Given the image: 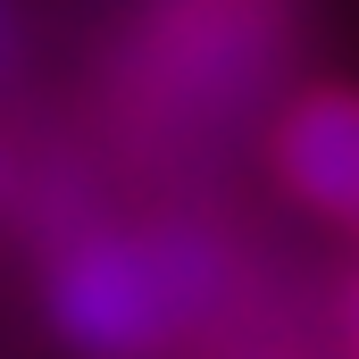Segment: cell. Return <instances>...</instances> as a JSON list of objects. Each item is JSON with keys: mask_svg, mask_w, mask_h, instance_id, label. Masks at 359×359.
<instances>
[{"mask_svg": "<svg viewBox=\"0 0 359 359\" xmlns=\"http://www.w3.org/2000/svg\"><path fill=\"white\" fill-rule=\"evenodd\" d=\"M292 0H151L134 42V117L209 142L276 76Z\"/></svg>", "mask_w": 359, "mask_h": 359, "instance_id": "7a4b0ae2", "label": "cell"}, {"mask_svg": "<svg viewBox=\"0 0 359 359\" xmlns=\"http://www.w3.org/2000/svg\"><path fill=\"white\" fill-rule=\"evenodd\" d=\"M268 159L284 192H301L334 226H359V92L351 84L292 92L268 126Z\"/></svg>", "mask_w": 359, "mask_h": 359, "instance_id": "3957f363", "label": "cell"}, {"mask_svg": "<svg viewBox=\"0 0 359 359\" xmlns=\"http://www.w3.org/2000/svg\"><path fill=\"white\" fill-rule=\"evenodd\" d=\"M0 201H8V151H0Z\"/></svg>", "mask_w": 359, "mask_h": 359, "instance_id": "8992f818", "label": "cell"}, {"mask_svg": "<svg viewBox=\"0 0 359 359\" xmlns=\"http://www.w3.org/2000/svg\"><path fill=\"white\" fill-rule=\"evenodd\" d=\"M351 343H359V284H351Z\"/></svg>", "mask_w": 359, "mask_h": 359, "instance_id": "5b68a950", "label": "cell"}, {"mask_svg": "<svg viewBox=\"0 0 359 359\" xmlns=\"http://www.w3.org/2000/svg\"><path fill=\"white\" fill-rule=\"evenodd\" d=\"M8 59H17V8L0 0V76H8Z\"/></svg>", "mask_w": 359, "mask_h": 359, "instance_id": "277c9868", "label": "cell"}, {"mask_svg": "<svg viewBox=\"0 0 359 359\" xmlns=\"http://www.w3.org/2000/svg\"><path fill=\"white\" fill-rule=\"evenodd\" d=\"M234 292V251L209 226L76 234L50 259V326L92 359H142L217 318Z\"/></svg>", "mask_w": 359, "mask_h": 359, "instance_id": "6da1fadb", "label": "cell"}]
</instances>
